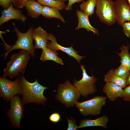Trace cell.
<instances>
[{"mask_svg": "<svg viewBox=\"0 0 130 130\" xmlns=\"http://www.w3.org/2000/svg\"><path fill=\"white\" fill-rule=\"evenodd\" d=\"M20 82L22 91V99L24 104L34 103L37 104H46L47 99L44 96L43 93L48 87L40 84L37 79L33 82H30L23 75L20 77Z\"/></svg>", "mask_w": 130, "mask_h": 130, "instance_id": "6da1fadb", "label": "cell"}, {"mask_svg": "<svg viewBox=\"0 0 130 130\" xmlns=\"http://www.w3.org/2000/svg\"><path fill=\"white\" fill-rule=\"evenodd\" d=\"M30 55L29 52L23 50H20L17 53L12 54L10 60L3 70V77H8L12 79L18 76L20 73L23 75Z\"/></svg>", "mask_w": 130, "mask_h": 130, "instance_id": "7a4b0ae2", "label": "cell"}, {"mask_svg": "<svg viewBox=\"0 0 130 130\" xmlns=\"http://www.w3.org/2000/svg\"><path fill=\"white\" fill-rule=\"evenodd\" d=\"M81 95L75 86L67 80L64 83L58 84L55 97L57 100L68 108L73 106Z\"/></svg>", "mask_w": 130, "mask_h": 130, "instance_id": "3957f363", "label": "cell"}, {"mask_svg": "<svg viewBox=\"0 0 130 130\" xmlns=\"http://www.w3.org/2000/svg\"><path fill=\"white\" fill-rule=\"evenodd\" d=\"M14 31L18 37V39L15 44L11 46L10 49L2 54L5 59L9 53L12 51L17 49L26 50L30 53V55L33 57L35 56L34 50L33 45L32 33L34 29L33 27H30L25 33L20 32L13 23Z\"/></svg>", "mask_w": 130, "mask_h": 130, "instance_id": "277c9868", "label": "cell"}, {"mask_svg": "<svg viewBox=\"0 0 130 130\" xmlns=\"http://www.w3.org/2000/svg\"><path fill=\"white\" fill-rule=\"evenodd\" d=\"M95 13L101 22L110 26L116 21V12L113 0H97Z\"/></svg>", "mask_w": 130, "mask_h": 130, "instance_id": "5b68a950", "label": "cell"}, {"mask_svg": "<svg viewBox=\"0 0 130 130\" xmlns=\"http://www.w3.org/2000/svg\"><path fill=\"white\" fill-rule=\"evenodd\" d=\"M107 98L106 96H96L84 102H76L75 106L84 116H97L100 113L102 108L105 105Z\"/></svg>", "mask_w": 130, "mask_h": 130, "instance_id": "8992f818", "label": "cell"}, {"mask_svg": "<svg viewBox=\"0 0 130 130\" xmlns=\"http://www.w3.org/2000/svg\"><path fill=\"white\" fill-rule=\"evenodd\" d=\"M84 65H81L80 68L82 72V78L78 81L74 79L73 85L76 88L81 95L87 98L89 95H93L97 91L95 83L97 78L93 74L91 76L87 74Z\"/></svg>", "mask_w": 130, "mask_h": 130, "instance_id": "52a82bcc", "label": "cell"}, {"mask_svg": "<svg viewBox=\"0 0 130 130\" xmlns=\"http://www.w3.org/2000/svg\"><path fill=\"white\" fill-rule=\"evenodd\" d=\"M19 76L15 80L11 81L6 77H0V96L3 100L8 101L15 95H21L22 91Z\"/></svg>", "mask_w": 130, "mask_h": 130, "instance_id": "ba28073f", "label": "cell"}, {"mask_svg": "<svg viewBox=\"0 0 130 130\" xmlns=\"http://www.w3.org/2000/svg\"><path fill=\"white\" fill-rule=\"evenodd\" d=\"M10 107L7 114L13 127L19 129L21 120L24 116V104L22 99L15 95L10 100Z\"/></svg>", "mask_w": 130, "mask_h": 130, "instance_id": "9c48e42d", "label": "cell"}, {"mask_svg": "<svg viewBox=\"0 0 130 130\" xmlns=\"http://www.w3.org/2000/svg\"><path fill=\"white\" fill-rule=\"evenodd\" d=\"M114 3L118 25L121 26L126 21L130 22V5L126 0H116Z\"/></svg>", "mask_w": 130, "mask_h": 130, "instance_id": "30bf717a", "label": "cell"}, {"mask_svg": "<svg viewBox=\"0 0 130 130\" xmlns=\"http://www.w3.org/2000/svg\"><path fill=\"white\" fill-rule=\"evenodd\" d=\"M48 39L51 42H48L47 47L55 52L60 50L70 56L73 58L79 63H80V60L85 57L78 54V52L73 48L72 46L69 47H65L60 45L57 42L55 38L51 33L49 34Z\"/></svg>", "mask_w": 130, "mask_h": 130, "instance_id": "8fae6325", "label": "cell"}, {"mask_svg": "<svg viewBox=\"0 0 130 130\" xmlns=\"http://www.w3.org/2000/svg\"><path fill=\"white\" fill-rule=\"evenodd\" d=\"M22 13L21 10L14 8L12 3H11L8 8L4 9L2 12L0 18V26L12 19L20 20L22 22H25L27 20V17Z\"/></svg>", "mask_w": 130, "mask_h": 130, "instance_id": "7c38bea8", "label": "cell"}, {"mask_svg": "<svg viewBox=\"0 0 130 130\" xmlns=\"http://www.w3.org/2000/svg\"><path fill=\"white\" fill-rule=\"evenodd\" d=\"M110 101L114 102L119 98H122L124 89L118 84L112 82L106 83L102 90Z\"/></svg>", "mask_w": 130, "mask_h": 130, "instance_id": "4fadbf2b", "label": "cell"}, {"mask_svg": "<svg viewBox=\"0 0 130 130\" xmlns=\"http://www.w3.org/2000/svg\"><path fill=\"white\" fill-rule=\"evenodd\" d=\"M49 35V34L40 26L34 29L32 37L35 41L34 46L35 49H42L47 47Z\"/></svg>", "mask_w": 130, "mask_h": 130, "instance_id": "5bb4252c", "label": "cell"}, {"mask_svg": "<svg viewBox=\"0 0 130 130\" xmlns=\"http://www.w3.org/2000/svg\"><path fill=\"white\" fill-rule=\"evenodd\" d=\"M76 13L78 19V26L75 28V30L83 28L87 31H92L94 34L99 35L98 30L92 26L90 23L89 20V15L79 10H76Z\"/></svg>", "mask_w": 130, "mask_h": 130, "instance_id": "9a60e30c", "label": "cell"}, {"mask_svg": "<svg viewBox=\"0 0 130 130\" xmlns=\"http://www.w3.org/2000/svg\"><path fill=\"white\" fill-rule=\"evenodd\" d=\"M109 121L108 118L105 115H104L95 119H83L80 122L79 128L100 126L105 129L107 127V124Z\"/></svg>", "mask_w": 130, "mask_h": 130, "instance_id": "2e32d148", "label": "cell"}, {"mask_svg": "<svg viewBox=\"0 0 130 130\" xmlns=\"http://www.w3.org/2000/svg\"><path fill=\"white\" fill-rule=\"evenodd\" d=\"M25 6L28 15L32 18H37L41 14L43 6L38 1L35 0L28 1Z\"/></svg>", "mask_w": 130, "mask_h": 130, "instance_id": "e0dca14e", "label": "cell"}, {"mask_svg": "<svg viewBox=\"0 0 130 130\" xmlns=\"http://www.w3.org/2000/svg\"><path fill=\"white\" fill-rule=\"evenodd\" d=\"M42 52L40 59L42 62L48 60L53 61L56 63L63 65L62 59L58 55V53L46 47L42 49Z\"/></svg>", "mask_w": 130, "mask_h": 130, "instance_id": "ac0fdd59", "label": "cell"}, {"mask_svg": "<svg viewBox=\"0 0 130 130\" xmlns=\"http://www.w3.org/2000/svg\"><path fill=\"white\" fill-rule=\"evenodd\" d=\"M114 69H111L104 76V81L106 83L112 82L119 85L124 88L127 85L126 80L121 78L115 74Z\"/></svg>", "mask_w": 130, "mask_h": 130, "instance_id": "d6986e66", "label": "cell"}, {"mask_svg": "<svg viewBox=\"0 0 130 130\" xmlns=\"http://www.w3.org/2000/svg\"><path fill=\"white\" fill-rule=\"evenodd\" d=\"M59 10L56 8L47 6H43L41 15L44 17L47 18L58 19L62 22L65 23V20L60 13Z\"/></svg>", "mask_w": 130, "mask_h": 130, "instance_id": "ffe728a7", "label": "cell"}, {"mask_svg": "<svg viewBox=\"0 0 130 130\" xmlns=\"http://www.w3.org/2000/svg\"><path fill=\"white\" fill-rule=\"evenodd\" d=\"M129 46L128 44L126 46L123 45L119 47L121 52L116 53L120 58L119 61L121 65L127 67L130 70V54L129 52Z\"/></svg>", "mask_w": 130, "mask_h": 130, "instance_id": "44dd1931", "label": "cell"}, {"mask_svg": "<svg viewBox=\"0 0 130 130\" xmlns=\"http://www.w3.org/2000/svg\"><path fill=\"white\" fill-rule=\"evenodd\" d=\"M97 0H87L83 1L80 5V11L89 16H91L94 13Z\"/></svg>", "mask_w": 130, "mask_h": 130, "instance_id": "7402d4cb", "label": "cell"}, {"mask_svg": "<svg viewBox=\"0 0 130 130\" xmlns=\"http://www.w3.org/2000/svg\"><path fill=\"white\" fill-rule=\"evenodd\" d=\"M41 5L55 8L61 10L65 9L66 6L64 1L57 0H37Z\"/></svg>", "mask_w": 130, "mask_h": 130, "instance_id": "603a6c76", "label": "cell"}, {"mask_svg": "<svg viewBox=\"0 0 130 130\" xmlns=\"http://www.w3.org/2000/svg\"><path fill=\"white\" fill-rule=\"evenodd\" d=\"M114 73L118 77L126 79L130 74V70L127 67L120 65L114 70Z\"/></svg>", "mask_w": 130, "mask_h": 130, "instance_id": "cb8c5ba5", "label": "cell"}, {"mask_svg": "<svg viewBox=\"0 0 130 130\" xmlns=\"http://www.w3.org/2000/svg\"><path fill=\"white\" fill-rule=\"evenodd\" d=\"M68 123L67 130H76L79 128L78 126L76 124V120L73 117H71L69 119L67 117Z\"/></svg>", "mask_w": 130, "mask_h": 130, "instance_id": "d4e9b609", "label": "cell"}, {"mask_svg": "<svg viewBox=\"0 0 130 130\" xmlns=\"http://www.w3.org/2000/svg\"><path fill=\"white\" fill-rule=\"evenodd\" d=\"M126 86L124 89L122 98L126 102H130V85Z\"/></svg>", "mask_w": 130, "mask_h": 130, "instance_id": "484cf974", "label": "cell"}, {"mask_svg": "<svg viewBox=\"0 0 130 130\" xmlns=\"http://www.w3.org/2000/svg\"><path fill=\"white\" fill-rule=\"evenodd\" d=\"M61 118L60 114L58 112H55L51 114L49 118L50 121L54 123H57L60 120Z\"/></svg>", "mask_w": 130, "mask_h": 130, "instance_id": "4316f807", "label": "cell"}, {"mask_svg": "<svg viewBox=\"0 0 130 130\" xmlns=\"http://www.w3.org/2000/svg\"><path fill=\"white\" fill-rule=\"evenodd\" d=\"M121 26L124 34L127 37H130V22H125Z\"/></svg>", "mask_w": 130, "mask_h": 130, "instance_id": "83f0119b", "label": "cell"}, {"mask_svg": "<svg viewBox=\"0 0 130 130\" xmlns=\"http://www.w3.org/2000/svg\"><path fill=\"white\" fill-rule=\"evenodd\" d=\"M35 0H14L13 4L18 9L22 8L25 6L26 2L29 1Z\"/></svg>", "mask_w": 130, "mask_h": 130, "instance_id": "f1b7e54d", "label": "cell"}, {"mask_svg": "<svg viewBox=\"0 0 130 130\" xmlns=\"http://www.w3.org/2000/svg\"><path fill=\"white\" fill-rule=\"evenodd\" d=\"M66 0L68 1V3L65 8L66 11L71 10L72 6L76 2L79 3L84 1V0H64V1Z\"/></svg>", "mask_w": 130, "mask_h": 130, "instance_id": "f546056e", "label": "cell"}, {"mask_svg": "<svg viewBox=\"0 0 130 130\" xmlns=\"http://www.w3.org/2000/svg\"><path fill=\"white\" fill-rule=\"evenodd\" d=\"M14 0H0V5L4 9L8 8L11 4L13 3Z\"/></svg>", "mask_w": 130, "mask_h": 130, "instance_id": "4dcf8cb0", "label": "cell"}, {"mask_svg": "<svg viewBox=\"0 0 130 130\" xmlns=\"http://www.w3.org/2000/svg\"><path fill=\"white\" fill-rule=\"evenodd\" d=\"M127 85H130V74L126 79Z\"/></svg>", "mask_w": 130, "mask_h": 130, "instance_id": "1f68e13d", "label": "cell"}, {"mask_svg": "<svg viewBox=\"0 0 130 130\" xmlns=\"http://www.w3.org/2000/svg\"><path fill=\"white\" fill-rule=\"evenodd\" d=\"M128 2V4L130 5V0H126Z\"/></svg>", "mask_w": 130, "mask_h": 130, "instance_id": "d6a6232c", "label": "cell"}, {"mask_svg": "<svg viewBox=\"0 0 130 130\" xmlns=\"http://www.w3.org/2000/svg\"><path fill=\"white\" fill-rule=\"evenodd\" d=\"M58 0V1H64V0Z\"/></svg>", "mask_w": 130, "mask_h": 130, "instance_id": "836d02e7", "label": "cell"}]
</instances>
